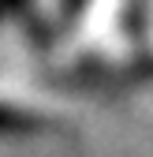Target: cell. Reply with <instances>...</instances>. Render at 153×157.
I'll use <instances>...</instances> for the list:
<instances>
[{
	"label": "cell",
	"mask_w": 153,
	"mask_h": 157,
	"mask_svg": "<svg viewBox=\"0 0 153 157\" xmlns=\"http://www.w3.org/2000/svg\"><path fill=\"white\" fill-rule=\"evenodd\" d=\"M45 127L41 116H34L19 105H4L0 101V139H23V135H37Z\"/></svg>",
	"instance_id": "cell-1"
},
{
	"label": "cell",
	"mask_w": 153,
	"mask_h": 157,
	"mask_svg": "<svg viewBox=\"0 0 153 157\" xmlns=\"http://www.w3.org/2000/svg\"><path fill=\"white\" fill-rule=\"evenodd\" d=\"M0 15H4V11H0Z\"/></svg>",
	"instance_id": "cell-2"
}]
</instances>
